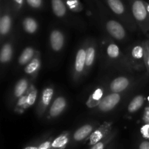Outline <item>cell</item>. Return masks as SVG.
<instances>
[{
	"label": "cell",
	"mask_w": 149,
	"mask_h": 149,
	"mask_svg": "<svg viewBox=\"0 0 149 149\" xmlns=\"http://www.w3.org/2000/svg\"><path fill=\"white\" fill-rule=\"evenodd\" d=\"M37 95L38 90L33 84H31L27 91V99H26V107H25L26 110L34 104L35 101L37 98Z\"/></svg>",
	"instance_id": "obj_23"
},
{
	"label": "cell",
	"mask_w": 149,
	"mask_h": 149,
	"mask_svg": "<svg viewBox=\"0 0 149 149\" xmlns=\"http://www.w3.org/2000/svg\"><path fill=\"white\" fill-rule=\"evenodd\" d=\"M66 106L67 102L65 97L63 96H58L51 104L50 108L49 109L48 118L53 119V118L59 116L65 111Z\"/></svg>",
	"instance_id": "obj_7"
},
{
	"label": "cell",
	"mask_w": 149,
	"mask_h": 149,
	"mask_svg": "<svg viewBox=\"0 0 149 149\" xmlns=\"http://www.w3.org/2000/svg\"><path fill=\"white\" fill-rule=\"evenodd\" d=\"M116 135V131H113V132H111L109 135H108L104 139H103L102 141H100V142L97 143L96 144H95L94 146H91L90 149H104L107 146L108 144H109L111 143V141L114 138L115 135Z\"/></svg>",
	"instance_id": "obj_25"
},
{
	"label": "cell",
	"mask_w": 149,
	"mask_h": 149,
	"mask_svg": "<svg viewBox=\"0 0 149 149\" xmlns=\"http://www.w3.org/2000/svg\"><path fill=\"white\" fill-rule=\"evenodd\" d=\"M132 12L134 17L141 23H146L149 19L146 5L141 0H135L132 4Z\"/></svg>",
	"instance_id": "obj_5"
},
{
	"label": "cell",
	"mask_w": 149,
	"mask_h": 149,
	"mask_svg": "<svg viewBox=\"0 0 149 149\" xmlns=\"http://www.w3.org/2000/svg\"><path fill=\"white\" fill-rule=\"evenodd\" d=\"M106 52H107L108 56L111 59H116L119 58V55H120V50H119V47L114 43H111L108 45Z\"/></svg>",
	"instance_id": "obj_26"
},
{
	"label": "cell",
	"mask_w": 149,
	"mask_h": 149,
	"mask_svg": "<svg viewBox=\"0 0 149 149\" xmlns=\"http://www.w3.org/2000/svg\"><path fill=\"white\" fill-rule=\"evenodd\" d=\"M144 102H145V97L143 95H138L135 96L132 99V100L130 102L129 105H128V112L131 113H133L135 112L138 111L142 107L143 105L144 104Z\"/></svg>",
	"instance_id": "obj_20"
},
{
	"label": "cell",
	"mask_w": 149,
	"mask_h": 149,
	"mask_svg": "<svg viewBox=\"0 0 149 149\" xmlns=\"http://www.w3.org/2000/svg\"><path fill=\"white\" fill-rule=\"evenodd\" d=\"M121 97L122 96L120 93H110L104 96L99 106H97V109L101 112L111 111L119 104L121 100Z\"/></svg>",
	"instance_id": "obj_4"
},
{
	"label": "cell",
	"mask_w": 149,
	"mask_h": 149,
	"mask_svg": "<svg viewBox=\"0 0 149 149\" xmlns=\"http://www.w3.org/2000/svg\"><path fill=\"white\" fill-rule=\"evenodd\" d=\"M106 30L110 36L117 40H122L126 36V31L124 26L114 20H110L106 24Z\"/></svg>",
	"instance_id": "obj_6"
},
{
	"label": "cell",
	"mask_w": 149,
	"mask_h": 149,
	"mask_svg": "<svg viewBox=\"0 0 149 149\" xmlns=\"http://www.w3.org/2000/svg\"><path fill=\"white\" fill-rule=\"evenodd\" d=\"M12 27V18L10 15L5 14L0 19V33L1 36H5L10 33Z\"/></svg>",
	"instance_id": "obj_19"
},
{
	"label": "cell",
	"mask_w": 149,
	"mask_h": 149,
	"mask_svg": "<svg viewBox=\"0 0 149 149\" xmlns=\"http://www.w3.org/2000/svg\"><path fill=\"white\" fill-rule=\"evenodd\" d=\"M52 141L51 138L49 140H47V141L42 142V143L39 146L38 149H49V147H50V145L51 143H52Z\"/></svg>",
	"instance_id": "obj_32"
},
{
	"label": "cell",
	"mask_w": 149,
	"mask_h": 149,
	"mask_svg": "<svg viewBox=\"0 0 149 149\" xmlns=\"http://www.w3.org/2000/svg\"><path fill=\"white\" fill-rule=\"evenodd\" d=\"M146 42H147V43H148V46H149V40H147Z\"/></svg>",
	"instance_id": "obj_36"
},
{
	"label": "cell",
	"mask_w": 149,
	"mask_h": 149,
	"mask_svg": "<svg viewBox=\"0 0 149 149\" xmlns=\"http://www.w3.org/2000/svg\"><path fill=\"white\" fill-rule=\"evenodd\" d=\"M65 43V37L62 32L58 29L51 31L49 35V44L52 49L55 52H60Z\"/></svg>",
	"instance_id": "obj_8"
},
{
	"label": "cell",
	"mask_w": 149,
	"mask_h": 149,
	"mask_svg": "<svg viewBox=\"0 0 149 149\" xmlns=\"http://www.w3.org/2000/svg\"><path fill=\"white\" fill-rule=\"evenodd\" d=\"M131 57L135 63L140 65L142 62L144 63V49L142 44L133 47L131 51Z\"/></svg>",
	"instance_id": "obj_18"
},
{
	"label": "cell",
	"mask_w": 149,
	"mask_h": 149,
	"mask_svg": "<svg viewBox=\"0 0 149 149\" xmlns=\"http://www.w3.org/2000/svg\"><path fill=\"white\" fill-rule=\"evenodd\" d=\"M13 55V47L10 42H7L2 46L0 52V61L2 64L7 63L11 61Z\"/></svg>",
	"instance_id": "obj_16"
},
{
	"label": "cell",
	"mask_w": 149,
	"mask_h": 149,
	"mask_svg": "<svg viewBox=\"0 0 149 149\" xmlns=\"http://www.w3.org/2000/svg\"><path fill=\"white\" fill-rule=\"evenodd\" d=\"M95 125L91 124L82 125L74 132L73 135V140L75 142H81L84 140L90 138L91 134L94 132Z\"/></svg>",
	"instance_id": "obj_10"
},
{
	"label": "cell",
	"mask_w": 149,
	"mask_h": 149,
	"mask_svg": "<svg viewBox=\"0 0 149 149\" xmlns=\"http://www.w3.org/2000/svg\"><path fill=\"white\" fill-rule=\"evenodd\" d=\"M141 133L143 138H144L147 141H149V125L145 124L143 126H142L141 129Z\"/></svg>",
	"instance_id": "obj_29"
},
{
	"label": "cell",
	"mask_w": 149,
	"mask_h": 149,
	"mask_svg": "<svg viewBox=\"0 0 149 149\" xmlns=\"http://www.w3.org/2000/svg\"><path fill=\"white\" fill-rule=\"evenodd\" d=\"M70 141V132H62L52 141L49 149H65Z\"/></svg>",
	"instance_id": "obj_13"
},
{
	"label": "cell",
	"mask_w": 149,
	"mask_h": 149,
	"mask_svg": "<svg viewBox=\"0 0 149 149\" xmlns=\"http://www.w3.org/2000/svg\"><path fill=\"white\" fill-rule=\"evenodd\" d=\"M22 25H23V28L25 31L28 33H30V34L36 33L38 29L37 22L33 17H27L24 18Z\"/></svg>",
	"instance_id": "obj_22"
},
{
	"label": "cell",
	"mask_w": 149,
	"mask_h": 149,
	"mask_svg": "<svg viewBox=\"0 0 149 149\" xmlns=\"http://www.w3.org/2000/svg\"><path fill=\"white\" fill-rule=\"evenodd\" d=\"M29 80L26 78L20 79L17 81L15 86L14 87V96L17 99L20 98V97L27 93L29 88Z\"/></svg>",
	"instance_id": "obj_15"
},
{
	"label": "cell",
	"mask_w": 149,
	"mask_h": 149,
	"mask_svg": "<svg viewBox=\"0 0 149 149\" xmlns=\"http://www.w3.org/2000/svg\"><path fill=\"white\" fill-rule=\"evenodd\" d=\"M143 121L145 124L149 125V106H146L143 113Z\"/></svg>",
	"instance_id": "obj_31"
},
{
	"label": "cell",
	"mask_w": 149,
	"mask_h": 149,
	"mask_svg": "<svg viewBox=\"0 0 149 149\" xmlns=\"http://www.w3.org/2000/svg\"><path fill=\"white\" fill-rule=\"evenodd\" d=\"M112 125H113L112 122H105L99 127L95 130L94 132L91 134L90 138H88L89 145L93 146L95 144L104 139L111 132Z\"/></svg>",
	"instance_id": "obj_1"
},
{
	"label": "cell",
	"mask_w": 149,
	"mask_h": 149,
	"mask_svg": "<svg viewBox=\"0 0 149 149\" xmlns=\"http://www.w3.org/2000/svg\"><path fill=\"white\" fill-rule=\"evenodd\" d=\"M38 147L39 146H26L23 149H38Z\"/></svg>",
	"instance_id": "obj_35"
},
{
	"label": "cell",
	"mask_w": 149,
	"mask_h": 149,
	"mask_svg": "<svg viewBox=\"0 0 149 149\" xmlns=\"http://www.w3.org/2000/svg\"><path fill=\"white\" fill-rule=\"evenodd\" d=\"M37 51L32 47H27L22 51L18 58V63L20 65H26L34 58Z\"/></svg>",
	"instance_id": "obj_14"
},
{
	"label": "cell",
	"mask_w": 149,
	"mask_h": 149,
	"mask_svg": "<svg viewBox=\"0 0 149 149\" xmlns=\"http://www.w3.org/2000/svg\"><path fill=\"white\" fill-rule=\"evenodd\" d=\"M26 99H27V93L25 95H23L20 98L17 99V101L16 103L15 106V111L16 113H22L26 110L25 107H26Z\"/></svg>",
	"instance_id": "obj_27"
},
{
	"label": "cell",
	"mask_w": 149,
	"mask_h": 149,
	"mask_svg": "<svg viewBox=\"0 0 149 149\" xmlns=\"http://www.w3.org/2000/svg\"><path fill=\"white\" fill-rule=\"evenodd\" d=\"M13 1L15 2V4H17L19 7H21L22 4H23V0H13Z\"/></svg>",
	"instance_id": "obj_34"
},
{
	"label": "cell",
	"mask_w": 149,
	"mask_h": 149,
	"mask_svg": "<svg viewBox=\"0 0 149 149\" xmlns=\"http://www.w3.org/2000/svg\"><path fill=\"white\" fill-rule=\"evenodd\" d=\"M86 66V47H82L78 49L75 57L74 66V78L77 80L82 75L85 71Z\"/></svg>",
	"instance_id": "obj_2"
},
{
	"label": "cell",
	"mask_w": 149,
	"mask_h": 149,
	"mask_svg": "<svg viewBox=\"0 0 149 149\" xmlns=\"http://www.w3.org/2000/svg\"><path fill=\"white\" fill-rule=\"evenodd\" d=\"M111 10L116 15H122L125 13V6L121 0H107Z\"/></svg>",
	"instance_id": "obj_24"
},
{
	"label": "cell",
	"mask_w": 149,
	"mask_h": 149,
	"mask_svg": "<svg viewBox=\"0 0 149 149\" xmlns=\"http://www.w3.org/2000/svg\"><path fill=\"white\" fill-rule=\"evenodd\" d=\"M54 95L53 87H45L42 91L37 106V113L39 116H42L52 102Z\"/></svg>",
	"instance_id": "obj_3"
},
{
	"label": "cell",
	"mask_w": 149,
	"mask_h": 149,
	"mask_svg": "<svg viewBox=\"0 0 149 149\" xmlns=\"http://www.w3.org/2000/svg\"><path fill=\"white\" fill-rule=\"evenodd\" d=\"M27 4L34 9L39 8L42 4V0H26Z\"/></svg>",
	"instance_id": "obj_30"
},
{
	"label": "cell",
	"mask_w": 149,
	"mask_h": 149,
	"mask_svg": "<svg viewBox=\"0 0 149 149\" xmlns=\"http://www.w3.org/2000/svg\"><path fill=\"white\" fill-rule=\"evenodd\" d=\"M138 149H149V141L144 140L139 144Z\"/></svg>",
	"instance_id": "obj_33"
},
{
	"label": "cell",
	"mask_w": 149,
	"mask_h": 149,
	"mask_svg": "<svg viewBox=\"0 0 149 149\" xmlns=\"http://www.w3.org/2000/svg\"><path fill=\"white\" fill-rule=\"evenodd\" d=\"M41 65H42V63H41L40 53L37 51L34 58L25 67V73L32 77H36V75L38 74V72H39L41 68Z\"/></svg>",
	"instance_id": "obj_11"
},
{
	"label": "cell",
	"mask_w": 149,
	"mask_h": 149,
	"mask_svg": "<svg viewBox=\"0 0 149 149\" xmlns=\"http://www.w3.org/2000/svg\"><path fill=\"white\" fill-rule=\"evenodd\" d=\"M142 45L144 49V65L149 72V46L146 41L142 42Z\"/></svg>",
	"instance_id": "obj_28"
},
{
	"label": "cell",
	"mask_w": 149,
	"mask_h": 149,
	"mask_svg": "<svg viewBox=\"0 0 149 149\" xmlns=\"http://www.w3.org/2000/svg\"><path fill=\"white\" fill-rule=\"evenodd\" d=\"M130 81L127 77H118L112 80L109 84V90L111 93H120L128 88Z\"/></svg>",
	"instance_id": "obj_9"
},
{
	"label": "cell",
	"mask_w": 149,
	"mask_h": 149,
	"mask_svg": "<svg viewBox=\"0 0 149 149\" xmlns=\"http://www.w3.org/2000/svg\"><path fill=\"white\" fill-rule=\"evenodd\" d=\"M52 11L58 17H62L66 13V7L63 0H51Z\"/></svg>",
	"instance_id": "obj_21"
},
{
	"label": "cell",
	"mask_w": 149,
	"mask_h": 149,
	"mask_svg": "<svg viewBox=\"0 0 149 149\" xmlns=\"http://www.w3.org/2000/svg\"><path fill=\"white\" fill-rule=\"evenodd\" d=\"M148 106H149V105H148Z\"/></svg>",
	"instance_id": "obj_37"
},
{
	"label": "cell",
	"mask_w": 149,
	"mask_h": 149,
	"mask_svg": "<svg viewBox=\"0 0 149 149\" xmlns=\"http://www.w3.org/2000/svg\"><path fill=\"white\" fill-rule=\"evenodd\" d=\"M96 55L95 45L93 43L86 46V66L85 71L90 69L94 63Z\"/></svg>",
	"instance_id": "obj_17"
},
{
	"label": "cell",
	"mask_w": 149,
	"mask_h": 149,
	"mask_svg": "<svg viewBox=\"0 0 149 149\" xmlns=\"http://www.w3.org/2000/svg\"><path fill=\"white\" fill-rule=\"evenodd\" d=\"M104 97V91L101 87H98L94 90L93 93L90 95L89 98L86 102V105L90 109L97 107Z\"/></svg>",
	"instance_id": "obj_12"
}]
</instances>
